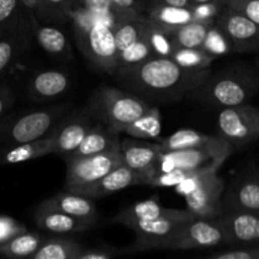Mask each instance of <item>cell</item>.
<instances>
[{
    "instance_id": "cell-1",
    "label": "cell",
    "mask_w": 259,
    "mask_h": 259,
    "mask_svg": "<svg viewBox=\"0 0 259 259\" xmlns=\"http://www.w3.org/2000/svg\"><path fill=\"white\" fill-rule=\"evenodd\" d=\"M210 75V68L186 70L172 58L154 56L134 67L118 70L114 77L139 98L168 103L181 100L187 94L196 90Z\"/></svg>"
},
{
    "instance_id": "cell-29",
    "label": "cell",
    "mask_w": 259,
    "mask_h": 259,
    "mask_svg": "<svg viewBox=\"0 0 259 259\" xmlns=\"http://www.w3.org/2000/svg\"><path fill=\"white\" fill-rule=\"evenodd\" d=\"M43 239V235L38 233H28L25 230L0 245V255L15 259L32 258L42 244Z\"/></svg>"
},
{
    "instance_id": "cell-43",
    "label": "cell",
    "mask_w": 259,
    "mask_h": 259,
    "mask_svg": "<svg viewBox=\"0 0 259 259\" xmlns=\"http://www.w3.org/2000/svg\"><path fill=\"white\" fill-rule=\"evenodd\" d=\"M224 3L210 2L201 3V4L191 5L192 13H194L195 20H207V22H215L219 13L222 12Z\"/></svg>"
},
{
    "instance_id": "cell-5",
    "label": "cell",
    "mask_w": 259,
    "mask_h": 259,
    "mask_svg": "<svg viewBox=\"0 0 259 259\" xmlns=\"http://www.w3.org/2000/svg\"><path fill=\"white\" fill-rule=\"evenodd\" d=\"M220 244H225V235L219 219L196 217L182 223L156 249H204Z\"/></svg>"
},
{
    "instance_id": "cell-16",
    "label": "cell",
    "mask_w": 259,
    "mask_h": 259,
    "mask_svg": "<svg viewBox=\"0 0 259 259\" xmlns=\"http://www.w3.org/2000/svg\"><path fill=\"white\" fill-rule=\"evenodd\" d=\"M133 185H141L138 177L136 176V174L126 164L121 163L114 169H111L105 176L91 182V184L71 187V189L67 190L68 191L85 195V196L90 197V199H99V197L114 194L116 191H121V190L126 189L129 186H133Z\"/></svg>"
},
{
    "instance_id": "cell-30",
    "label": "cell",
    "mask_w": 259,
    "mask_h": 259,
    "mask_svg": "<svg viewBox=\"0 0 259 259\" xmlns=\"http://www.w3.org/2000/svg\"><path fill=\"white\" fill-rule=\"evenodd\" d=\"M162 118L157 108H151L133 123L121 128L120 133H125L134 138L158 139L161 136Z\"/></svg>"
},
{
    "instance_id": "cell-45",
    "label": "cell",
    "mask_w": 259,
    "mask_h": 259,
    "mask_svg": "<svg viewBox=\"0 0 259 259\" xmlns=\"http://www.w3.org/2000/svg\"><path fill=\"white\" fill-rule=\"evenodd\" d=\"M116 8L121 10H129V12H136L139 14H143L144 12H148L149 4H147L143 0H110Z\"/></svg>"
},
{
    "instance_id": "cell-32",
    "label": "cell",
    "mask_w": 259,
    "mask_h": 259,
    "mask_svg": "<svg viewBox=\"0 0 259 259\" xmlns=\"http://www.w3.org/2000/svg\"><path fill=\"white\" fill-rule=\"evenodd\" d=\"M175 62L182 68L191 71H202L207 70L211 66L212 61L217 60V57L202 48H184L176 47L172 52L171 57Z\"/></svg>"
},
{
    "instance_id": "cell-23",
    "label": "cell",
    "mask_w": 259,
    "mask_h": 259,
    "mask_svg": "<svg viewBox=\"0 0 259 259\" xmlns=\"http://www.w3.org/2000/svg\"><path fill=\"white\" fill-rule=\"evenodd\" d=\"M119 133L114 132L109 126H94L89 131L80 146L66 158H76V157L91 156V154L103 153V152L120 149ZM65 158V159H66Z\"/></svg>"
},
{
    "instance_id": "cell-8",
    "label": "cell",
    "mask_w": 259,
    "mask_h": 259,
    "mask_svg": "<svg viewBox=\"0 0 259 259\" xmlns=\"http://www.w3.org/2000/svg\"><path fill=\"white\" fill-rule=\"evenodd\" d=\"M63 108L37 110L24 114L14 120L0 125V146H15L47 136L62 114Z\"/></svg>"
},
{
    "instance_id": "cell-34",
    "label": "cell",
    "mask_w": 259,
    "mask_h": 259,
    "mask_svg": "<svg viewBox=\"0 0 259 259\" xmlns=\"http://www.w3.org/2000/svg\"><path fill=\"white\" fill-rule=\"evenodd\" d=\"M72 7L73 0H39L33 10L39 22L48 24L68 19Z\"/></svg>"
},
{
    "instance_id": "cell-31",
    "label": "cell",
    "mask_w": 259,
    "mask_h": 259,
    "mask_svg": "<svg viewBox=\"0 0 259 259\" xmlns=\"http://www.w3.org/2000/svg\"><path fill=\"white\" fill-rule=\"evenodd\" d=\"M214 23L207 20H192L181 25L172 33L175 46L184 48H201L205 37Z\"/></svg>"
},
{
    "instance_id": "cell-39",
    "label": "cell",
    "mask_w": 259,
    "mask_h": 259,
    "mask_svg": "<svg viewBox=\"0 0 259 259\" xmlns=\"http://www.w3.org/2000/svg\"><path fill=\"white\" fill-rule=\"evenodd\" d=\"M20 5H23L22 0H0V29L9 30L18 27Z\"/></svg>"
},
{
    "instance_id": "cell-20",
    "label": "cell",
    "mask_w": 259,
    "mask_h": 259,
    "mask_svg": "<svg viewBox=\"0 0 259 259\" xmlns=\"http://www.w3.org/2000/svg\"><path fill=\"white\" fill-rule=\"evenodd\" d=\"M42 205L65 212L71 217L78 218V219L98 222V210L93 199L85 195L77 194V192L65 190L45 200Z\"/></svg>"
},
{
    "instance_id": "cell-51",
    "label": "cell",
    "mask_w": 259,
    "mask_h": 259,
    "mask_svg": "<svg viewBox=\"0 0 259 259\" xmlns=\"http://www.w3.org/2000/svg\"><path fill=\"white\" fill-rule=\"evenodd\" d=\"M147 2L149 3V5H154V4H157V0H147Z\"/></svg>"
},
{
    "instance_id": "cell-44",
    "label": "cell",
    "mask_w": 259,
    "mask_h": 259,
    "mask_svg": "<svg viewBox=\"0 0 259 259\" xmlns=\"http://www.w3.org/2000/svg\"><path fill=\"white\" fill-rule=\"evenodd\" d=\"M14 93L7 83H0V121L14 104Z\"/></svg>"
},
{
    "instance_id": "cell-22",
    "label": "cell",
    "mask_w": 259,
    "mask_h": 259,
    "mask_svg": "<svg viewBox=\"0 0 259 259\" xmlns=\"http://www.w3.org/2000/svg\"><path fill=\"white\" fill-rule=\"evenodd\" d=\"M91 129L88 118L78 116L55 128V151L63 158L70 156L82 142L86 134Z\"/></svg>"
},
{
    "instance_id": "cell-48",
    "label": "cell",
    "mask_w": 259,
    "mask_h": 259,
    "mask_svg": "<svg viewBox=\"0 0 259 259\" xmlns=\"http://www.w3.org/2000/svg\"><path fill=\"white\" fill-rule=\"evenodd\" d=\"M38 2H39V0H22L23 5H24L25 8H28V9H34Z\"/></svg>"
},
{
    "instance_id": "cell-42",
    "label": "cell",
    "mask_w": 259,
    "mask_h": 259,
    "mask_svg": "<svg viewBox=\"0 0 259 259\" xmlns=\"http://www.w3.org/2000/svg\"><path fill=\"white\" fill-rule=\"evenodd\" d=\"M25 230H27L25 225L15 220L14 218L8 217V215H0V245Z\"/></svg>"
},
{
    "instance_id": "cell-38",
    "label": "cell",
    "mask_w": 259,
    "mask_h": 259,
    "mask_svg": "<svg viewBox=\"0 0 259 259\" xmlns=\"http://www.w3.org/2000/svg\"><path fill=\"white\" fill-rule=\"evenodd\" d=\"M201 48L204 51H206L207 53H210V55L215 56L217 58L220 57L222 55H225V53L233 52L230 42L228 40V38L225 37L224 33L217 27L215 23L214 25L210 28L209 32H207Z\"/></svg>"
},
{
    "instance_id": "cell-21",
    "label": "cell",
    "mask_w": 259,
    "mask_h": 259,
    "mask_svg": "<svg viewBox=\"0 0 259 259\" xmlns=\"http://www.w3.org/2000/svg\"><path fill=\"white\" fill-rule=\"evenodd\" d=\"M55 128L56 126H53V129L47 136L35 139V141L4 147L5 149L0 154V162L4 164L22 163V162L40 158V157L53 153L55 151Z\"/></svg>"
},
{
    "instance_id": "cell-35",
    "label": "cell",
    "mask_w": 259,
    "mask_h": 259,
    "mask_svg": "<svg viewBox=\"0 0 259 259\" xmlns=\"http://www.w3.org/2000/svg\"><path fill=\"white\" fill-rule=\"evenodd\" d=\"M152 57H154L153 50L149 45L148 38L143 33V35L139 39H137L136 42L132 43L131 46H128L118 53V68H116V71L134 67V66L139 65V63L144 62Z\"/></svg>"
},
{
    "instance_id": "cell-6",
    "label": "cell",
    "mask_w": 259,
    "mask_h": 259,
    "mask_svg": "<svg viewBox=\"0 0 259 259\" xmlns=\"http://www.w3.org/2000/svg\"><path fill=\"white\" fill-rule=\"evenodd\" d=\"M232 151L233 147L220 137L214 143L199 148L161 152L158 174L172 171L175 168L218 171L225 159L230 156Z\"/></svg>"
},
{
    "instance_id": "cell-15",
    "label": "cell",
    "mask_w": 259,
    "mask_h": 259,
    "mask_svg": "<svg viewBox=\"0 0 259 259\" xmlns=\"http://www.w3.org/2000/svg\"><path fill=\"white\" fill-rule=\"evenodd\" d=\"M222 204L223 211L259 212V174H249L233 182L222 197Z\"/></svg>"
},
{
    "instance_id": "cell-2",
    "label": "cell",
    "mask_w": 259,
    "mask_h": 259,
    "mask_svg": "<svg viewBox=\"0 0 259 259\" xmlns=\"http://www.w3.org/2000/svg\"><path fill=\"white\" fill-rule=\"evenodd\" d=\"M259 90L257 72L247 67H234L209 76L192 91L195 96L215 106L227 108L248 103Z\"/></svg>"
},
{
    "instance_id": "cell-24",
    "label": "cell",
    "mask_w": 259,
    "mask_h": 259,
    "mask_svg": "<svg viewBox=\"0 0 259 259\" xmlns=\"http://www.w3.org/2000/svg\"><path fill=\"white\" fill-rule=\"evenodd\" d=\"M147 17L168 33H174L181 25L195 20L191 7H171L166 4L149 5Z\"/></svg>"
},
{
    "instance_id": "cell-13",
    "label": "cell",
    "mask_w": 259,
    "mask_h": 259,
    "mask_svg": "<svg viewBox=\"0 0 259 259\" xmlns=\"http://www.w3.org/2000/svg\"><path fill=\"white\" fill-rule=\"evenodd\" d=\"M219 222L225 235V244H259V212L223 211Z\"/></svg>"
},
{
    "instance_id": "cell-28",
    "label": "cell",
    "mask_w": 259,
    "mask_h": 259,
    "mask_svg": "<svg viewBox=\"0 0 259 259\" xmlns=\"http://www.w3.org/2000/svg\"><path fill=\"white\" fill-rule=\"evenodd\" d=\"M147 23H148V17L143 14H134L131 17L121 18L114 23V37H115L118 52L123 51L143 35Z\"/></svg>"
},
{
    "instance_id": "cell-47",
    "label": "cell",
    "mask_w": 259,
    "mask_h": 259,
    "mask_svg": "<svg viewBox=\"0 0 259 259\" xmlns=\"http://www.w3.org/2000/svg\"><path fill=\"white\" fill-rule=\"evenodd\" d=\"M157 4H166V5H171V7L190 8L191 7V0H157Z\"/></svg>"
},
{
    "instance_id": "cell-33",
    "label": "cell",
    "mask_w": 259,
    "mask_h": 259,
    "mask_svg": "<svg viewBox=\"0 0 259 259\" xmlns=\"http://www.w3.org/2000/svg\"><path fill=\"white\" fill-rule=\"evenodd\" d=\"M22 47L23 39L18 27L7 30L0 37V80L10 70Z\"/></svg>"
},
{
    "instance_id": "cell-36",
    "label": "cell",
    "mask_w": 259,
    "mask_h": 259,
    "mask_svg": "<svg viewBox=\"0 0 259 259\" xmlns=\"http://www.w3.org/2000/svg\"><path fill=\"white\" fill-rule=\"evenodd\" d=\"M144 34L148 38L154 56H157V57H171L172 52L176 48L174 39H172V33L162 29L158 24L152 22L148 18Z\"/></svg>"
},
{
    "instance_id": "cell-3",
    "label": "cell",
    "mask_w": 259,
    "mask_h": 259,
    "mask_svg": "<svg viewBox=\"0 0 259 259\" xmlns=\"http://www.w3.org/2000/svg\"><path fill=\"white\" fill-rule=\"evenodd\" d=\"M152 106L138 95L110 86H100L93 93L89 113L116 133L143 115Z\"/></svg>"
},
{
    "instance_id": "cell-4",
    "label": "cell",
    "mask_w": 259,
    "mask_h": 259,
    "mask_svg": "<svg viewBox=\"0 0 259 259\" xmlns=\"http://www.w3.org/2000/svg\"><path fill=\"white\" fill-rule=\"evenodd\" d=\"M78 47L85 57L103 72L113 75L118 68V48L113 25L96 20L85 29H75Z\"/></svg>"
},
{
    "instance_id": "cell-9",
    "label": "cell",
    "mask_w": 259,
    "mask_h": 259,
    "mask_svg": "<svg viewBox=\"0 0 259 259\" xmlns=\"http://www.w3.org/2000/svg\"><path fill=\"white\" fill-rule=\"evenodd\" d=\"M67 172H66L65 190L71 187L82 186L101 179L106 174L123 163L120 149L103 152L76 158H66Z\"/></svg>"
},
{
    "instance_id": "cell-25",
    "label": "cell",
    "mask_w": 259,
    "mask_h": 259,
    "mask_svg": "<svg viewBox=\"0 0 259 259\" xmlns=\"http://www.w3.org/2000/svg\"><path fill=\"white\" fill-rule=\"evenodd\" d=\"M85 248L72 238H45L32 259H77Z\"/></svg>"
},
{
    "instance_id": "cell-10",
    "label": "cell",
    "mask_w": 259,
    "mask_h": 259,
    "mask_svg": "<svg viewBox=\"0 0 259 259\" xmlns=\"http://www.w3.org/2000/svg\"><path fill=\"white\" fill-rule=\"evenodd\" d=\"M224 189V181L218 176L217 171L202 172L197 177L195 189L185 196L187 210L199 218H219L223 214Z\"/></svg>"
},
{
    "instance_id": "cell-46",
    "label": "cell",
    "mask_w": 259,
    "mask_h": 259,
    "mask_svg": "<svg viewBox=\"0 0 259 259\" xmlns=\"http://www.w3.org/2000/svg\"><path fill=\"white\" fill-rule=\"evenodd\" d=\"M118 252L110 249H83L77 259H111Z\"/></svg>"
},
{
    "instance_id": "cell-41",
    "label": "cell",
    "mask_w": 259,
    "mask_h": 259,
    "mask_svg": "<svg viewBox=\"0 0 259 259\" xmlns=\"http://www.w3.org/2000/svg\"><path fill=\"white\" fill-rule=\"evenodd\" d=\"M224 5L242 13L259 25V0H224Z\"/></svg>"
},
{
    "instance_id": "cell-18",
    "label": "cell",
    "mask_w": 259,
    "mask_h": 259,
    "mask_svg": "<svg viewBox=\"0 0 259 259\" xmlns=\"http://www.w3.org/2000/svg\"><path fill=\"white\" fill-rule=\"evenodd\" d=\"M35 224L40 229L55 234H71V233H80L90 229L95 222L91 220L78 219L71 217L62 211L52 209V207L43 206L42 204L34 211Z\"/></svg>"
},
{
    "instance_id": "cell-26",
    "label": "cell",
    "mask_w": 259,
    "mask_h": 259,
    "mask_svg": "<svg viewBox=\"0 0 259 259\" xmlns=\"http://www.w3.org/2000/svg\"><path fill=\"white\" fill-rule=\"evenodd\" d=\"M33 33L43 51L56 57H67L71 53L67 37L60 28L48 24H33Z\"/></svg>"
},
{
    "instance_id": "cell-52",
    "label": "cell",
    "mask_w": 259,
    "mask_h": 259,
    "mask_svg": "<svg viewBox=\"0 0 259 259\" xmlns=\"http://www.w3.org/2000/svg\"><path fill=\"white\" fill-rule=\"evenodd\" d=\"M5 32H7V30H3V29H0V37H2V35H3V34H4V33H5Z\"/></svg>"
},
{
    "instance_id": "cell-7",
    "label": "cell",
    "mask_w": 259,
    "mask_h": 259,
    "mask_svg": "<svg viewBox=\"0 0 259 259\" xmlns=\"http://www.w3.org/2000/svg\"><path fill=\"white\" fill-rule=\"evenodd\" d=\"M218 131L233 148L258 141L259 108L248 103L227 106L218 116Z\"/></svg>"
},
{
    "instance_id": "cell-11",
    "label": "cell",
    "mask_w": 259,
    "mask_h": 259,
    "mask_svg": "<svg viewBox=\"0 0 259 259\" xmlns=\"http://www.w3.org/2000/svg\"><path fill=\"white\" fill-rule=\"evenodd\" d=\"M215 24L228 38L233 52L259 51V25L245 15L224 5Z\"/></svg>"
},
{
    "instance_id": "cell-27",
    "label": "cell",
    "mask_w": 259,
    "mask_h": 259,
    "mask_svg": "<svg viewBox=\"0 0 259 259\" xmlns=\"http://www.w3.org/2000/svg\"><path fill=\"white\" fill-rule=\"evenodd\" d=\"M220 137L209 136L192 129H180L169 137L162 138L159 142L161 152L185 151V149L199 148L217 142Z\"/></svg>"
},
{
    "instance_id": "cell-12",
    "label": "cell",
    "mask_w": 259,
    "mask_h": 259,
    "mask_svg": "<svg viewBox=\"0 0 259 259\" xmlns=\"http://www.w3.org/2000/svg\"><path fill=\"white\" fill-rule=\"evenodd\" d=\"M123 163L138 177L139 184L149 185L158 174L161 148L159 143H139L134 141L120 142Z\"/></svg>"
},
{
    "instance_id": "cell-50",
    "label": "cell",
    "mask_w": 259,
    "mask_h": 259,
    "mask_svg": "<svg viewBox=\"0 0 259 259\" xmlns=\"http://www.w3.org/2000/svg\"><path fill=\"white\" fill-rule=\"evenodd\" d=\"M255 72H257V75H258V77H259V56H258V58H257V63H255Z\"/></svg>"
},
{
    "instance_id": "cell-40",
    "label": "cell",
    "mask_w": 259,
    "mask_h": 259,
    "mask_svg": "<svg viewBox=\"0 0 259 259\" xmlns=\"http://www.w3.org/2000/svg\"><path fill=\"white\" fill-rule=\"evenodd\" d=\"M210 259H259V244L233 245L230 249L212 253Z\"/></svg>"
},
{
    "instance_id": "cell-49",
    "label": "cell",
    "mask_w": 259,
    "mask_h": 259,
    "mask_svg": "<svg viewBox=\"0 0 259 259\" xmlns=\"http://www.w3.org/2000/svg\"><path fill=\"white\" fill-rule=\"evenodd\" d=\"M210 2H219V3H224V0H191V5H195V4H201V3H210Z\"/></svg>"
},
{
    "instance_id": "cell-37",
    "label": "cell",
    "mask_w": 259,
    "mask_h": 259,
    "mask_svg": "<svg viewBox=\"0 0 259 259\" xmlns=\"http://www.w3.org/2000/svg\"><path fill=\"white\" fill-rule=\"evenodd\" d=\"M72 8H81V9L89 10V12L98 13V14L110 15L114 19L119 20L121 18L131 17V15L139 14L136 12H129V10H121L116 8L110 0H73Z\"/></svg>"
},
{
    "instance_id": "cell-19",
    "label": "cell",
    "mask_w": 259,
    "mask_h": 259,
    "mask_svg": "<svg viewBox=\"0 0 259 259\" xmlns=\"http://www.w3.org/2000/svg\"><path fill=\"white\" fill-rule=\"evenodd\" d=\"M70 86L71 80L67 73L58 70H43L32 76L28 94L32 100H50L63 95Z\"/></svg>"
},
{
    "instance_id": "cell-14",
    "label": "cell",
    "mask_w": 259,
    "mask_h": 259,
    "mask_svg": "<svg viewBox=\"0 0 259 259\" xmlns=\"http://www.w3.org/2000/svg\"><path fill=\"white\" fill-rule=\"evenodd\" d=\"M187 222V220H186ZM184 222L180 220H131L123 225L133 230L137 239L126 252H141V250L156 249L157 245L172 234Z\"/></svg>"
},
{
    "instance_id": "cell-17",
    "label": "cell",
    "mask_w": 259,
    "mask_h": 259,
    "mask_svg": "<svg viewBox=\"0 0 259 259\" xmlns=\"http://www.w3.org/2000/svg\"><path fill=\"white\" fill-rule=\"evenodd\" d=\"M194 218H196V215L190 212L187 209H167L156 200H146V201L137 202V204L121 210L114 217L113 222L118 223V224H124L131 220L169 219L186 222V220L194 219Z\"/></svg>"
}]
</instances>
